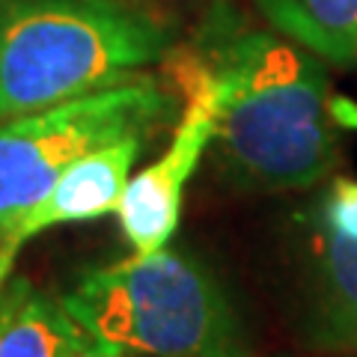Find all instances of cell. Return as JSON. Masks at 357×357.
I'll return each mask as SVG.
<instances>
[{
	"instance_id": "cell-8",
	"label": "cell",
	"mask_w": 357,
	"mask_h": 357,
	"mask_svg": "<svg viewBox=\"0 0 357 357\" xmlns=\"http://www.w3.org/2000/svg\"><path fill=\"white\" fill-rule=\"evenodd\" d=\"M280 36L333 66L357 63V0H253Z\"/></svg>"
},
{
	"instance_id": "cell-2",
	"label": "cell",
	"mask_w": 357,
	"mask_h": 357,
	"mask_svg": "<svg viewBox=\"0 0 357 357\" xmlns=\"http://www.w3.org/2000/svg\"><path fill=\"white\" fill-rule=\"evenodd\" d=\"M173 30L126 0H0V119L140 77Z\"/></svg>"
},
{
	"instance_id": "cell-6",
	"label": "cell",
	"mask_w": 357,
	"mask_h": 357,
	"mask_svg": "<svg viewBox=\"0 0 357 357\" xmlns=\"http://www.w3.org/2000/svg\"><path fill=\"white\" fill-rule=\"evenodd\" d=\"M146 140L149 134H128L116 143L84 155L36 203L9 220V227L0 232V292L6 289L18 253L30 238L54 227H66V223L105 218L119 208L122 191L131 178V167L146 146Z\"/></svg>"
},
{
	"instance_id": "cell-9",
	"label": "cell",
	"mask_w": 357,
	"mask_h": 357,
	"mask_svg": "<svg viewBox=\"0 0 357 357\" xmlns=\"http://www.w3.org/2000/svg\"><path fill=\"white\" fill-rule=\"evenodd\" d=\"M93 345L86 331L72 319L63 298L30 292L0 331V357H69Z\"/></svg>"
},
{
	"instance_id": "cell-3",
	"label": "cell",
	"mask_w": 357,
	"mask_h": 357,
	"mask_svg": "<svg viewBox=\"0 0 357 357\" xmlns=\"http://www.w3.org/2000/svg\"><path fill=\"white\" fill-rule=\"evenodd\" d=\"M96 345L140 357H250L227 292L194 256L161 248L84 274L63 298Z\"/></svg>"
},
{
	"instance_id": "cell-11",
	"label": "cell",
	"mask_w": 357,
	"mask_h": 357,
	"mask_svg": "<svg viewBox=\"0 0 357 357\" xmlns=\"http://www.w3.org/2000/svg\"><path fill=\"white\" fill-rule=\"evenodd\" d=\"M30 292V283L27 280H15L13 286H6L3 292H0V331L6 328L9 316L15 312V307L21 304V298H24Z\"/></svg>"
},
{
	"instance_id": "cell-1",
	"label": "cell",
	"mask_w": 357,
	"mask_h": 357,
	"mask_svg": "<svg viewBox=\"0 0 357 357\" xmlns=\"http://www.w3.org/2000/svg\"><path fill=\"white\" fill-rule=\"evenodd\" d=\"M194 48L215 75V146L232 182L301 191L337 167V116L316 54L277 30L248 27L227 6L206 18Z\"/></svg>"
},
{
	"instance_id": "cell-12",
	"label": "cell",
	"mask_w": 357,
	"mask_h": 357,
	"mask_svg": "<svg viewBox=\"0 0 357 357\" xmlns=\"http://www.w3.org/2000/svg\"><path fill=\"white\" fill-rule=\"evenodd\" d=\"M69 357H140V354H128V351H114V349H105V345H86V349H77Z\"/></svg>"
},
{
	"instance_id": "cell-7",
	"label": "cell",
	"mask_w": 357,
	"mask_h": 357,
	"mask_svg": "<svg viewBox=\"0 0 357 357\" xmlns=\"http://www.w3.org/2000/svg\"><path fill=\"white\" fill-rule=\"evenodd\" d=\"M312 253L319 342L325 349L357 351V241L319 220Z\"/></svg>"
},
{
	"instance_id": "cell-10",
	"label": "cell",
	"mask_w": 357,
	"mask_h": 357,
	"mask_svg": "<svg viewBox=\"0 0 357 357\" xmlns=\"http://www.w3.org/2000/svg\"><path fill=\"white\" fill-rule=\"evenodd\" d=\"M321 220L337 232H342L345 238L357 241V182L354 178H337L333 182Z\"/></svg>"
},
{
	"instance_id": "cell-4",
	"label": "cell",
	"mask_w": 357,
	"mask_h": 357,
	"mask_svg": "<svg viewBox=\"0 0 357 357\" xmlns=\"http://www.w3.org/2000/svg\"><path fill=\"white\" fill-rule=\"evenodd\" d=\"M176 114V96L140 75L72 102L0 119V232L75 161L128 134H152Z\"/></svg>"
},
{
	"instance_id": "cell-5",
	"label": "cell",
	"mask_w": 357,
	"mask_h": 357,
	"mask_svg": "<svg viewBox=\"0 0 357 357\" xmlns=\"http://www.w3.org/2000/svg\"><path fill=\"white\" fill-rule=\"evenodd\" d=\"M167 72L185 93V114L167 152L128 178L119 199V227L134 253H155L170 244L182 215L185 188L218 131V86L194 45L164 57Z\"/></svg>"
}]
</instances>
